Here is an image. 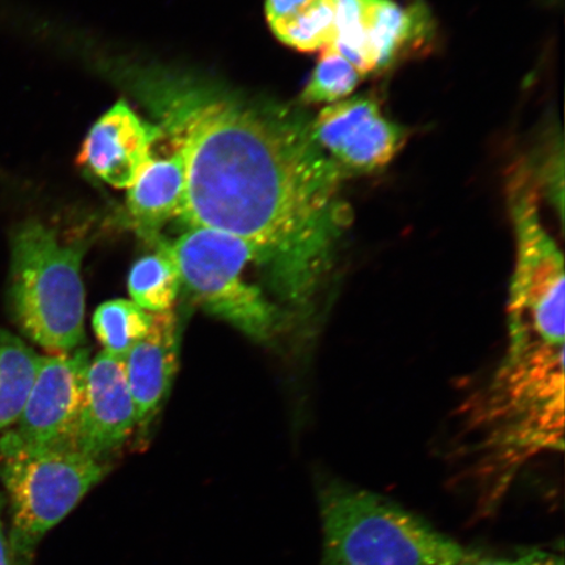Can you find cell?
I'll return each instance as SVG.
<instances>
[{
    "mask_svg": "<svg viewBox=\"0 0 565 565\" xmlns=\"http://www.w3.org/2000/svg\"><path fill=\"white\" fill-rule=\"evenodd\" d=\"M89 362L86 348L65 355L41 356L24 412L7 434L31 448L76 450Z\"/></svg>",
    "mask_w": 565,
    "mask_h": 565,
    "instance_id": "6",
    "label": "cell"
},
{
    "mask_svg": "<svg viewBox=\"0 0 565 565\" xmlns=\"http://www.w3.org/2000/svg\"><path fill=\"white\" fill-rule=\"evenodd\" d=\"M320 565H462L469 550L405 508L338 479L317 490Z\"/></svg>",
    "mask_w": 565,
    "mask_h": 565,
    "instance_id": "2",
    "label": "cell"
},
{
    "mask_svg": "<svg viewBox=\"0 0 565 565\" xmlns=\"http://www.w3.org/2000/svg\"><path fill=\"white\" fill-rule=\"evenodd\" d=\"M111 463L74 449H40L0 437V480L9 497V540L19 565H31L42 540L108 476Z\"/></svg>",
    "mask_w": 565,
    "mask_h": 565,
    "instance_id": "4",
    "label": "cell"
},
{
    "mask_svg": "<svg viewBox=\"0 0 565 565\" xmlns=\"http://www.w3.org/2000/svg\"><path fill=\"white\" fill-rule=\"evenodd\" d=\"M161 134L159 126L146 122L119 100L90 127L79 161L108 185L127 189L153 158L152 146Z\"/></svg>",
    "mask_w": 565,
    "mask_h": 565,
    "instance_id": "9",
    "label": "cell"
},
{
    "mask_svg": "<svg viewBox=\"0 0 565 565\" xmlns=\"http://www.w3.org/2000/svg\"><path fill=\"white\" fill-rule=\"evenodd\" d=\"M364 75L333 45L324 47L301 98L306 104L331 105L348 98Z\"/></svg>",
    "mask_w": 565,
    "mask_h": 565,
    "instance_id": "17",
    "label": "cell"
},
{
    "mask_svg": "<svg viewBox=\"0 0 565 565\" xmlns=\"http://www.w3.org/2000/svg\"><path fill=\"white\" fill-rule=\"evenodd\" d=\"M2 508L3 503L2 499H0V565H19L15 555H13L9 533L6 532Z\"/></svg>",
    "mask_w": 565,
    "mask_h": 565,
    "instance_id": "18",
    "label": "cell"
},
{
    "mask_svg": "<svg viewBox=\"0 0 565 565\" xmlns=\"http://www.w3.org/2000/svg\"><path fill=\"white\" fill-rule=\"evenodd\" d=\"M526 565H564L562 556L551 555L546 553H535Z\"/></svg>",
    "mask_w": 565,
    "mask_h": 565,
    "instance_id": "20",
    "label": "cell"
},
{
    "mask_svg": "<svg viewBox=\"0 0 565 565\" xmlns=\"http://www.w3.org/2000/svg\"><path fill=\"white\" fill-rule=\"evenodd\" d=\"M185 158L179 148L166 159H151L127 188V210L140 236L157 242L159 232L179 217L186 192Z\"/></svg>",
    "mask_w": 565,
    "mask_h": 565,
    "instance_id": "11",
    "label": "cell"
},
{
    "mask_svg": "<svg viewBox=\"0 0 565 565\" xmlns=\"http://www.w3.org/2000/svg\"><path fill=\"white\" fill-rule=\"evenodd\" d=\"M138 424L124 359L102 351L88 365L75 449L111 463Z\"/></svg>",
    "mask_w": 565,
    "mask_h": 565,
    "instance_id": "8",
    "label": "cell"
},
{
    "mask_svg": "<svg viewBox=\"0 0 565 565\" xmlns=\"http://www.w3.org/2000/svg\"><path fill=\"white\" fill-rule=\"evenodd\" d=\"M157 253L134 264L129 275L131 301L150 313L167 312L174 306L181 288L179 270L159 237Z\"/></svg>",
    "mask_w": 565,
    "mask_h": 565,
    "instance_id": "14",
    "label": "cell"
},
{
    "mask_svg": "<svg viewBox=\"0 0 565 565\" xmlns=\"http://www.w3.org/2000/svg\"><path fill=\"white\" fill-rule=\"evenodd\" d=\"M139 424L157 414L179 369V321L173 310L153 313L150 330L124 359Z\"/></svg>",
    "mask_w": 565,
    "mask_h": 565,
    "instance_id": "10",
    "label": "cell"
},
{
    "mask_svg": "<svg viewBox=\"0 0 565 565\" xmlns=\"http://www.w3.org/2000/svg\"><path fill=\"white\" fill-rule=\"evenodd\" d=\"M179 270L181 286L209 313L257 341L274 337L281 310L260 288L244 279L257 253L244 239L221 231L189 228L173 243L162 242Z\"/></svg>",
    "mask_w": 565,
    "mask_h": 565,
    "instance_id": "5",
    "label": "cell"
},
{
    "mask_svg": "<svg viewBox=\"0 0 565 565\" xmlns=\"http://www.w3.org/2000/svg\"><path fill=\"white\" fill-rule=\"evenodd\" d=\"M175 105L167 125L186 164L181 222L252 245L274 295L306 320L352 218L345 174L317 143L313 119L227 98Z\"/></svg>",
    "mask_w": 565,
    "mask_h": 565,
    "instance_id": "1",
    "label": "cell"
},
{
    "mask_svg": "<svg viewBox=\"0 0 565 565\" xmlns=\"http://www.w3.org/2000/svg\"><path fill=\"white\" fill-rule=\"evenodd\" d=\"M339 0H266L265 13L275 38L303 53L334 44Z\"/></svg>",
    "mask_w": 565,
    "mask_h": 565,
    "instance_id": "12",
    "label": "cell"
},
{
    "mask_svg": "<svg viewBox=\"0 0 565 565\" xmlns=\"http://www.w3.org/2000/svg\"><path fill=\"white\" fill-rule=\"evenodd\" d=\"M86 247L63 243L38 221L21 224L11 243L10 303L23 333L51 355L81 349L86 313L82 278Z\"/></svg>",
    "mask_w": 565,
    "mask_h": 565,
    "instance_id": "3",
    "label": "cell"
},
{
    "mask_svg": "<svg viewBox=\"0 0 565 565\" xmlns=\"http://www.w3.org/2000/svg\"><path fill=\"white\" fill-rule=\"evenodd\" d=\"M533 554L522 555L520 557H504V559H471L462 565H526L532 559Z\"/></svg>",
    "mask_w": 565,
    "mask_h": 565,
    "instance_id": "19",
    "label": "cell"
},
{
    "mask_svg": "<svg viewBox=\"0 0 565 565\" xmlns=\"http://www.w3.org/2000/svg\"><path fill=\"white\" fill-rule=\"evenodd\" d=\"M153 313L131 300H110L102 303L92 318L98 341L110 355L125 359L150 333Z\"/></svg>",
    "mask_w": 565,
    "mask_h": 565,
    "instance_id": "15",
    "label": "cell"
},
{
    "mask_svg": "<svg viewBox=\"0 0 565 565\" xmlns=\"http://www.w3.org/2000/svg\"><path fill=\"white\" fill-rule=\"evenodd\" d=\"M312 127L317 143L344 174L370 173L385 167L406 138L405 130L366 96L324 106Z\"/></svg>",
    "mask_w": 565,
    "mask_h": 565,
    "instance_id": "7",
    "label": "cell"
},
{
    "mask_svg": "<svg viewBox=\"0 0 565 565\" xmlns=\"http://www.w3.org/2000/svg\"><path fill=\"white\" fill-rule=\"evenodd\" d=\"M415 19L393 0H376L373 6L369 45L376 70L386 68L415 32Z\"/></svg>",
    "mask_w": 565,
    "mask_h": 565,
    "instance_id": "16",
    "label": "cell"
},
{
    "mask_svg": "<svg viewBox=\"0 0 565 565\" xmlns=\"http://www.w3.org/2000/svg\"><path fill=\"white\" fill-rule=\"evenodd\" d=\"M40 359L23 339L0 329V430L17 424L23 414Z\"/></svg>",
    "mask_w": 565,
    "mask_h": 565,
    "instance_id": "13",
    "label": "cell"
}]
</instances>
